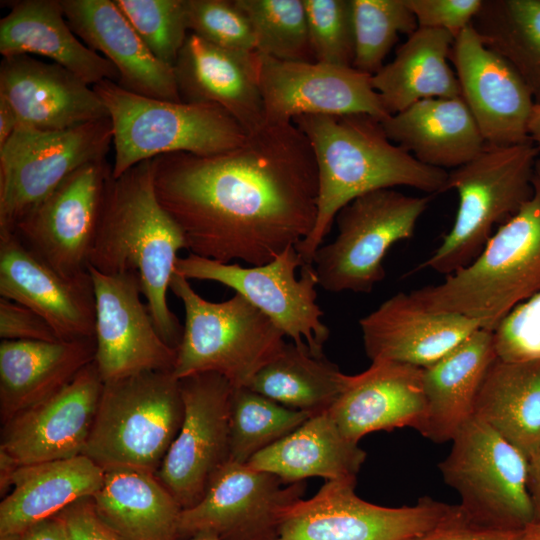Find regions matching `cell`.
Returning a JSON list of instances; mask_svg holds the SVG:
<instances>
[{
  "instance_id": "cell-1",
  "label": "cell",
  "mask_w": 540,
  "mask_h": 540,
  "mask_svg": "<svg viewBox=\"0 0 540 540\" xmlns=\"http://www.w3.org/2000/svg\"><path fill=\"white\" fill-rule=\"evenodd\" d=\"M153 169L160 204L197 256L263 265L314 228L318 169L293 123L265 124L216 155H161Z\"/></svg>"
},
{
  "instance_id": "cell-2",
  "label": "cell",
  "mask_w": 540,
  "mask_h": 540,
  "mask_svg": "<svg viewBox=\"0 0 540 540\" xmlns=\"http://www.w3.org/2000/svg\"><path fill=\"white\" fill-rule=\"evenodd\" d=\"M292 123L311 145L319 180L314 228L295 247L303 265L312 264L338 212L357 197L397 186L444 192L448 172L391 142L381 121L370 115H301Z\"/></svg>"
},
{
  "instance_id": "cell-3",
  "label": "cell",
  "mask_w": 540,
  "mask_h": 540,
  "mask_svg": "<svg viewBox=\"0 0 540 540\" xmlns=\"http://www.w3.org/2000/svg\"><path fill=\"white\" fill-rule=\"evenodd\" d=\"M184 234L160 204L154 187L153 159L109 181L89 267L106 273H137L155 326L177 349L183 332L170 310L167 293Z\"/></svg>"
},
{
  "instance_id": "cell-4",
  "label": "cell",
  "mask_w": 540,
  "mask_h": 540,
  "mask_svg": "<svg viewBox=\"0 0 540 540\" xmlns=\"http://www.w3.org/2000/svg\"><path fill=\"white\" fill-rule=\"evenodd\" d=\"M529 201L492 234L466 266L410 292L424 308L475 319L493 331L517 305L540 292V183Z\"/></svg>"
},
{
  "instance_id": "cell-5",
  "label": "cell",
  "mask_w": 540,
  "mask_h": 540,
  "mask_svg": "<svg viewBox=\"0 0 540 540\" xmlns=\"http://www.w3.org/2000/svg\"><path fill=\"white\" fill-rule=\"evenodd\" d=\"M92 87L112 123L114 178L161 155L220 154L240 146L248 135L216 104L154 99L132 93L110 80Z\"/></svg>"
},
{
  "instance_id": "cell-6",
  "label": "cell",
  "mask_w": 540,
  "mask_h": 540,
  "mask_svg": "<svg viewBox=\"0 0 540 540\" xmlns=\"http://www.w3.org/2000/svg\"><path fill=\"white\" fill-rule=\"evenodd\" d=\"M539 152L532 141L485 146L475 158L448 172L444 192H457V213L441 244L420 268L447 276L469 264L494 226L513 217L533 196Z\"/></svg>"
},
{
  "instance_id": "cell-7",
  "label": "cell",
  "mask_w": 540,
  "mask_h": 540,
  "mask_svg": "<svg viewBox=\"0 0 540 540\" xmlns=\"http://www.w3.org/2000/svg\"><path fill=\"white\" fill-rule=\"evenodd\" d=\"M170 290L185 311L173 368L177 379L211 372L225 377L233 387H247L286 344L283 332L238 293L211 302L176 272Z\"/></svg>"
},
{
  "instance_id": "cell-8",
  "label": "cell",
  "mask_w": 540,
  "mask_h": 540,
  "mask_svg": "<svg viewBox=\"0 0 540 540\" xmlns=\"http://www.w3.org/2000/svg\"><path fill=\"white\" fill-rule=\"evenodd\" d=\"M183 416L179 379L172 371L106 382L82 455L103 469L128 467L156 474Z\"/></svg>"
},
{
  "instance_id": "cell-9",
  "label": "cell",
  "mask_w": 540,
  "mask_h": 540,
  "mask_svg": "<svg viewBox=\"0 0 540 540\" xmlns=\"http://www.w3.org/2000/svg\"><path fill=\"white\" fill-rule=\"evenodd\" d=\"M451 442L438 467L468 519L504 530H523L534 522L529 460L520 450L474 416Z\"/></svg>"
},
{
  "instance_id": "cell-10",
  "label": "cell",
  "mask_w": 540,
  "mask_h": 540,
  "mask_svg": "<svg viewBox=\"0 0 540 540\" xmlns=\"http://www.w3.org/2000/svg\"><path fill=\"white\" fill-rule=\"evenodd\" d=\"M429 201L388 188L344 206L335 218L336 238L322 244L312 259L319 286L333 293H370L385 278L389 249L413 236Z\"/></svg>"
},
{
  "instance_id": "cell-11",
  "label": "cell",
  "mask_w": 540,
  "mask_h": 540,
  "mask_svg": "<svg viewBox=\"0 0 540 540\" xmlns=\"http://www.w3.org/2000/svg\"><path fill=\"white\" fill-rule=\"evenodd\" d=\"M111 145L109 117L55 131L18 124L0 147V231L13 232L75 170L106 159Z\"/></svg>"
},
{
  "instance_id": "cell-12",
  "label": "cell",
  "mask_w": 540,
  "mask_h": 540,
  "mask_svg": "<svg viewBox=\"0 0 540 540\" xmlns=\"http://www.w3.org/2000/svg\"><path fill=\"white\" fill-rule=\"evenodd\" d=\"M175 272L186 279L225 285L263 312L298 346L322 357L329 329L316 302L318 279L312 264L303 265L295 247L257 266L221 263L189 253L178 257Z\"/></svg>"
},
{
  "instance_id": "cell-13",
  "label": "cell",
  "mask_w": 540,
  "mask_h": 540,
  "mask_svg": "<svg viewBox=\"0 0 540 540\" xmlns=\"http://www.w3.org/2000/svg\"><path fill=\"white\" fill-rule=\"evenodd\" d=\"M354 487L327 481L287 512L276 540H414L457 509L428 496L412 506H379L358 497Z\"/></svg>"
},
{
  "instance_id": "cell-14",
  "label": "cell",
  "mask_w": 540,
  "mask_h": 540,
  "mask_svg": "<svg viewBox=\"0 0 540 540\" xmlns=\"http://www.w3.org/2000/svg\"><path fill=\"white\" fill-rule=\"evenodd\" d=\"M304 481L229 461L211 479L202 499L182 509L179 540L213 534L221 540H276L287 512L299 502Z\"/></svg>"
},
{
  "instance_id": "cell-15",
  "label": "cell",
  "mask_w": 540,
  "mask_h": 540,
  "mask_svg": "<svg viewBox=\"0 0 540 540\" xmlns=\"http://www.w3.org/2000/svg\"><path fill=\"white\" fill-rule=\"evenodd\" d=\"M111 177L112 165L106 159L81 166L13 232L60 274L76 277L87 273Z\"/></svg>"
},
{
  "instance_id": "cell-16",
  "label": "cell",
  "mask_w": 540,
  "mask_h": 540,
  "mask_svg": "<svg viewBox=\"0 0 540 540\" xmlns=\"http://www.w3.org/2000/svg\"><path fill=\"white\" fill-rule=\"evenodd\" d=\"M184 403L180 430L156 473L182 509L196 505L230 460L232 384L217 373L179 379Z\"/></svg>"
},
{
  "instance_id": "cell-17",
  "label": "cell",
  "mask_w": 540,
  "mask_h": 540,
  "mask_svg": "<svg viewBox=\"0 0 540 540\" xmlns=\"http://www.w3.org/2000/svg\"><path fill=\"white\" fill-rule=\"evenodd\" d=\"M95 294V362L103 383L147 371H172L176 350L160 336L137 273L88 267Z\"/></svg>"
},
{
  "instance_id": "cell-18",
  "label": "cell",
  "mask_w": 540,
  "mask_h": 540,
  "mask_svg": "<svg viewBox=\"0 0 540 540\" xmlns=\"http://www.w3.org/2000/svg\"><path fill=\"white\" fill-rule=\"evenodd\" d=\"M258 53V52H257ZM259 56V82L266 124H287L301 115H390L372 76L353 67Z\"/></svg>"
},
{
  "instance_id": "cell-19",
  "label": "cell",
  "mask_w": 540,
  "mask_h": 540,
  "mask_svg": "<svg viewBox=\"0 0 540 540\" xmlns=\"http://www.w3.org/2000/svg\"><path fill=\"white\" fill-rule=\"evenodd\" d=\"M450 61L460 97L486 146L531 141L528 123L535 105L531 92L514 67L483 44L472 25L455 37Z\"/></svg>"
},
{
  "instance_id": "cell-20",
  "label": "cell",
  "mask_w": 540,
  "mask_h": 540,
  "mask_svg": "<svg viewBox=\"0 0 540 540\" xmlns=\"http://www.w3.org/2000/svg\"><path fill=\"white\" fill-rule=\"evenodd\" d=\"M103 385L94 360L56 393L3 423L0 452L18 466L82 455Z\"/></svg>"
},
{
  "instance_id": "cell-21",
  "label": "cell",
  "mask_w": 540,
  "mask_h": 540,
  "mask_svg": "<svg viewBox=\"0 0 540 540\" xmlns=\"http://www.w3.org/2000/svg\"><path fill=\"white\" fill-rule=\"evenodd\" d=\"M0 296L38 313L61 341L95 336V294L89 271L66 277L0 231Z\"/></svg>"
},
{
  "instance_id": "cell-22",
  "label": "cell",
  "mask_w": 540,
  "mask_h": 540,
  "mask_svg": "<svg viewBox=\"0 0 540 540\" xmlns=\"http://www.w3.org/2000/svg\"><path fill=\"white\" fill-rule=\"evenodd\" d=\"M364 349L373 361L427 368L481 328L479 321L424 308L399 292L359 320Z\"/></svg>"
},
{
  "instance_id": "cell-23",
  "label": "cell",
  "mask_w": 540,
  "mask_h": 540,
  "mask_svg": "<svg viewBox=\"0 0 540 540\" xmlns=\"http://www.w3.org/2000/svg\"><path fill=\"white\" fill-rule=\"evenodd\" d=\"M174 72L182 102L216 104L247 134L266 124L256 51L222 48L189 32Z\"/></svg>"
},
{
  "instance_id": "cell-24",
  "label": "cell",
  "mask_w": 540,
  "mask_h": 540,
  "mask_svg": "<svg viewBox=\"0 0 540 540\" xmlns=\"http://www.w3.org/2000/svg\"><path fill=\"white\" fill-rule=\"evenodd\" d=\"M0 96L19 124L40 130H65L109 117L92 86L66 68L30 55L2 58Z\"/></svg>"
},
{
  "instance_id": "cell-25",
  "label": "cell",
  "mask_w": 540,
  "mask_h": 540,
  "mask_svg": "<svg viewBox=\"0 0 540 540\" xmlns=\"http://www.w3.org/2000/svg\"><path fill=\"white\" fill-rule=\"evenodd\" d=\"M76 36L118 70V85L146 97L182 102L174 67L157 59L114 0H60Z\"/></svg>"
},
{
  "instance_id": "cell-26",
  "label": "cell",
  "mask_w": 540,
  "mask_h": 540,
  "mask_svg": "<svg viewBox=\"0 0 540 540\" xmlns=\"http://www.w3.org/2000/svg\"><path fill=\"white\" fill-rule=\"evenodd\" d=\"M328 412L341 433L357 443L376 431L417 430L426 413L423 368L373 361L364 372L348 376Z\"/></svg>"
},
{
  "instance_id": "cell-27",
  "label": "cell",
  "mask_w": 540,
  "mask_h": 540,
  "mask_svg": "<svg viewBox=\"0 0 540 540\" xmlns=\"http://www.w3.org/2000/svg\"><path fill=\"white\" fill-rule=\"evenodd\" d=\"M0 20V53L4 57L35 54L46 57L93 86L118 83L116 67L87 47L72 31L60 0H21L9 4Z\"/></svg>"
},
{
  "instance_id": "cell-28",
  "label": "cell",
  "mask_w": 540,
  "mask_h": 540,
  "mask_svg": "<svg viewBox=\"0 0 540 540\" xmlns=\"http://www.w3.org/2000/svg\"><path fill=\"white\" fill-rule=\"evenodd\" d=\"M96 341L1 340V424L68 384L95 360Z\"/></svg>"
},
{
  "instance_id": "cell-29",
  "label": "cell",
  "mask_w": 540,
  "mask_h": 540,
  "mask_svg": "<svg viewBox=\"0 0 540 540\" xmlns=\"http://www.w3.org/2000/svg\"><path fill=\"white\" fill-rule=\"evenodd\" d=\"M496 358L493 332L478 329L423 368L426 413L417 431L436 443L451 441L473 417L482 381Z\"/></svg>"
},
{
  "instance_id": "cell-30",
  "label": "cell",
  "mask_w": 540,
  "mask_h": 540,
  "mask_svg": "<svg viewBox=\"0 0 540 540\" xmlns=\"http://www.w3.org/2000/svg\"><path fill=\"white\" fill-rule=\"evenodd\" d=\"M381 123L391 142L421 163L444 170L462 166L486 146L461 97L424 99Z\"/></svg>"
},
{
  "instance_id": "cell-31",
  "label": "cell",
  "mask_w": 540,
  "mask_h": 540,
  "mask_svg": "<svg viewBox=\"0 0 540 540\" xmlns=\"http://www.w3.org/2000/svg\"><path fill=\"white\" fill-rule=\"evenodd\" d=\"M103 477L104 469L84 455L16 467L9 478L11 491L0 503V536L20 535L74 501L93 496Z\"/></svg>"
},
{
  "instance_id": "cell-32",
  "label": "cell",
  "mask_w": 540,
  "mask_h": 540,
  "mask_svg": "<svg viewBox=\"0 0 540 540\" xmlns=\"http://www.w3.org/2000/svg\"><path fill=\"white\" fill-rule=\"evenodd\" d=\"M366 453L346 438L328 410L315 414L294 431L254 455L247 464L286 483L322 477L356 483Z\"/></svg>"
},
{
  "instance_id": "cell-33",
  "label": "cell",
  "mask_w": 540,
  "mask_h": 540,
  "mask_svg": "<svg viewBox=\"0 0 540 540\" xmlns=\"http://www.w3.org/2000/svg\"><path fill=\"white\" fill-rule=\"evenodd\" d=\"M92 499L100 518L122 540H179L182 508L154 473L104 469Z\"/></svg>"
},
{
  "instance_id": "cell-34",
  "label": "cell",
  "mask_w": 540,
  "mask_h": 540,
  "mask_svg": "<svg viewBox=\"0 0 540 540\" xmlns=\"http://www.w3.org/2000/svg\"><path fill=\"white\" fill-rule=\"evenodd\" d=\"M454 39L446 30L418 27L394 59L372 76L373 88L389 115L424 99L460 97L449 63Z\"/></svg>"
},
{
  "instance_id": "cell-35",
  "label": "cell",
  "mask_w": 540,
  "mask_h": 540,
  "mask_svg": "<svg viewBox=\"0 0 540 540\" xmlns=\"http://www.w3.org/2000/svg\"><path fill=\"white\" fill-rule=\"evenodd\" d=\"M473 416L532 458L540 449V361L496 358L482 381Z\"/></svg>"
},
{
  "instance_id": "cell-36",
  "label": "cell",
  "mask_w": 540,
  "mask_h": 540,
  "mask_svg": "<svg viewBox=\"0 0 540 540\" xmlns=\"http://www.w3.org/2000/svg\"><path fill=\"white\" fill-rule=\"evenodd\" d=\"M348 376L324 356H314L307 345L292 342L286 343L247 387L285 407L315 415L329 410Z\"/></svg>"
},
{
  "instance_id": "cell-37",
  "label": "cell",
  "mask_w": 540,
  "mask_h": 540,
  "mask_svg": "<svg viewBox=\"0 0 540 540\" xmlns=\"http://www.w3.org/2000/svg\"><path fill=\"white\" fill-rule=\"evenodd\" d=\"M471 25L486 47L514 67L540 103V0H483Z\"/></svg>"
},
{
  "instance_id": "cell-38",
  "label": "cell",
  "mask_w": 540,
  "mask_h": 540,
  "mask_svg": "<svg viewBox=\"0 0 540 540\" xmlns=\"http://www.w3.org/2000/svg\"><path fill=\"white\" fill-rule=\"evenodd\" d=\"M313 414L285 407L248 387H233L229 408L230 460L245 464Z\"/></svg>"
},
{
  "instance_id": "cell-39",
  "label": "cell",
  "mask_w": 540,
  "mask_h": 540,
  "mask_svg": "<svg viewBox=\"0 0 540 540\" xmlns=\"http://www.w3.org/2000/svg\"><path fill=\"white\" fill-rule=\"evenodd\" d=\"M248 17L256 52L283 61L314 62L303 0H235Z\"/></svg>"
},
{
  "instance_id": "cell-40",
  "label": "cell",
  "mask_w": 540,
  "mask_h": 540,
  "mask_svg": "<svg viewBox=\"0 0 540 540\" xmlns=\"http://www.w3.org/2000/svg\"><path fill=\"white\" fill-rule=\"evenodd\" d=\"M354 28L353 68L373 76L399 34L410 36L418 23L405 0H351Z\"/></svg>"
},
{
  "instance_id": "cell-41",
  "label": "cell",
  "mask_w": 540,
  "mask_h": 540,
  "mask_svg": "<svg viewBox=\"0 0 540 540\" xmlns=\"http://www.w3.org/2000/svg\"><path fill=\"white\" fill-rule=\"evenodd\" d=\"M161 62L174 67L189 33L186 0H114Z\"/></svg>"
},
{
  "instance_id": "cell-42",
  "label": "cell",
  "mask_w": 540,
  "mask_h": 540,
  "mask_svg": "<svg viewBox=\"0 0 540 540\" xmlns=\"http://www.w3.org/2000/svg\"><path fill=\"white\" fill-rule=\"evenodd\" d=\"M316 62L352 67L354 28L351 0H303Z\"/></svg>"
},
{
  "instance_id": "cell-43",
  "label": "cell",
  "mask_w": 540,
  "mask_h": 540,
  "mask_svg": "<svg viewBox=\"0 0 540 540\" xmlns=\"http://www.w3.org/2000/svg\"><path fill=\"white\" fill-rule=\"evenodd\" d=\"M187 26L191 33L216 46L256 51V40L246 14L235 0H186Z\"/></svg>"
},
{
  "instance_id": "cell-44",
  "label": "cell",
  "mask_w": 540,
  "mask_h": 540,
  "mask_svg": "<svg viewBox=\"0 0 540 540\" xmlns=\"http://www.w3.org/2000/svg\"><path fill=\"white\" fill-rule=\"evenodd\" d=\"M492 332L497 358L540 361V292L513 308Z\"/></svg>"
},
{
  "instance_id": "cell-45",
  "label": "cell",
  "mask_w": 540,
  "mask_h": 540,
  "mask_svg": "<svg viewBox=\"0 0 540 540\" xmlns=\"http://www.w3.org/2000/svg\"><path fill=\"white\" fill-rule=\"evenodd\" d=\"M418 27L442 29L456 37L470 26L483 0H405Z\"/></svg>"
},
{
  "instance_id": "cell-46",
  "label": "cell",
  "mask_w": 540,
  "mask_h": 540,
  "mask_svg": "<svg viewBox=\"0 0 540 540\" xmlns=\"http://www.w3.org/2000/svg\"><path fill=\"white\" fill-rule=\"evenodd\" d=\"M0 338L12 341H61L38 313L4 297L0 298Z\"/></svg>"
},
{
  "instance_id": "cell-47",
  "label": "cell",
  "mask_w": 540,
  "mask_h": 540,
  "mask_svg": "<svg viewBox=\"0 0 540 540\" xmlns=\"http://www.w3.org/2000/svg\"><path fill=\"white\" fill-rule=\"evenodd\" d=\"M68 540H122L98 515L92 496L82 497L58 514Z\"/></svg>"
},
{
  "instance_id": "cell-48",
  "label": "cell",
  "mask_w": 540,
  "mask_h": 540,
  "mask_svg": "<svg viewBox=\"0 0 540 540\" xmlns=\"http://www.w3.org/2000/svg\"><path fill=\"white\" fill-rule=\"evenodd\" d=\"M522 530H504L477 524L457 504L453 514L414 540H518Z\"/></svg>"
},
{
  "instance_id": "cell-49",
  "label": "cell",
  "mask_w": 540,
  "mask_h": 540,
  "mask_svg": "<svg viewBox=\"0 0 540 540\" xmlns=\"http://www.w3.org/2000/svg\"><path fill=\"white\" fill-rule=\"evenodd\" d=\"M21 540H68V536L63 521L55 515L28 527Z\"/></svg>"
},
{
  "instance_id": "cell-50",
  "label": "cell",
  "mask_w": 540,
  "mask_h": 540,
  "mask_svg": "<svg viewBox=\"0 0 540 540\" xmlns=\"http://www.w3.org/2000/svg\"><path fill=\"white\" fill-rule=\"evenodd\" d=\"M529 492L534 509V522L540 523V449L529 459Z\"/></svg>"
},
{
  "instance_id": "cell-51",
  "label": "cell",
  "mask_w": 540,
  "mask_h": 540,
  "mask_svg": "<svg viewBox=\"0 0 540 540\" xmlns=\"http://www.w3.org/2000/svg\"><path fill=\"white\" fill-rule=\"evenodd\" d=\"M19 124L18 117L9 102L0 96V147L11 137Z\"/></svg>"
},
{
  "instance_id": "cell-52",
  "label": "cell",
  "mask_w": 540,
  "mask_h": 540,
  "mask_svg": "<svg viewBox=\"0 0 540 540\" xmlns=\"http://www.w3.org/2000/svg\"><path fill=\"white\" fill-rule=\"evenodd\" d=\"M530 140L540 150V103H535L528 123Z\"/></svg>"
},
{
  "instance_id": "cell-53",
  "label": "cell",
  "mask_w": 540,
  "mask_h": 540,
  "mask_svg": "<svg viewBox=\"0 0 540 540\" xmlns=\"http://www.w3.org/2000/svg\"><path fill=\"white\" fill-rule=\"evenodd\" d=\"M518 540H540V523L533 522L524 528Z\"/></svg>"
},
{
  "instance_id": "cell-54",
  "label": "cell",
  "mask_w": 540,
  "mask_h": 540,
  "mask_svg": "<svg viewBox=\"0 0 540 540\" xmlns=\"http://www.w3.org/2000/svg\"><path fill=\"white\" fill-rule=\"evenodd\" d=\"M187 540H221L218 536L213 534H201L194 536L192 538H189Z\"/></svg>"
},
{
  "instance_id": "cell-55",
  "label": "cell",
  "mask_w": 540,
  "mask_h": 540,
  "mask_svg": "<svg viewBox=\"0 0 540 540\" xmlns=\"http://www.w3.org/2000/svg\"><path fill=\"white\" fill-rule=\"evenodd\" d=\"M534 177L540 183V158L538 157L534 165Z\"/></svg>"
},
{
  "instance_id": "cell-56",
  "label": "cell",
  "mask_w": 540,
  "mask_h": 540,
  "mask_svg": "<svg viewBox=\"0 0 540 540\" xmlns=\"http://www.w3.org/2000/svg\"><path fill=\"white\" fill-rule=\"evenodd\" d=\"M0 540H21V534L20 535L0 536Z\"/></svg>"
}]
</instances>
